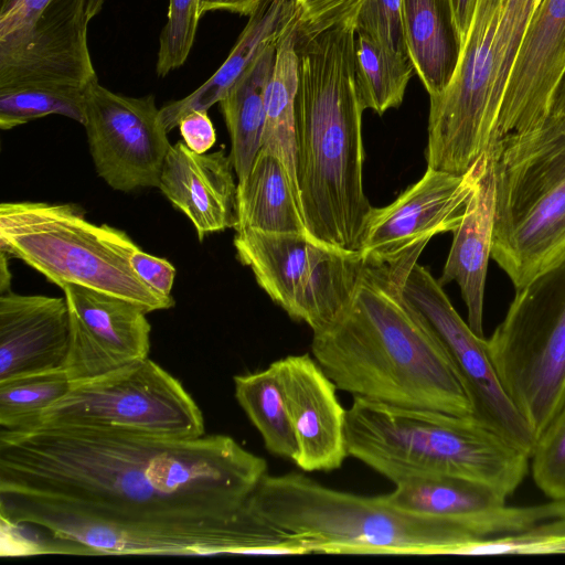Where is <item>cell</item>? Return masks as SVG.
Here are the masks:
<instances>
[{"instance_id": "6da1fadb", "label": "cell", "mask_w": 565, "mask_h": 565, "mask_svg": "<svg viewBox=\"0 0 565 565\" xmlns=\"http://www.w3.org/2000/svg\"><path fill=\"white\" fill-rule=\"evenodd\" d=\"M264 458L227 435L126 428H0V521L12 556L301 555L248 500Z\"/></svg>"}, {"instance_id": "7a4b0ae2", "label": "cell", "mask_w": 565, "mask_h": 565, "mask_svg": "<svg viewBox=\"0 0 565 565\" xmlns=\"http://www.w3.org/2000/svg\"><path fill=\"white\" fill-rule=\"evenodd\" d=\"M426 245L393 262H365L351 302L313 333L311 352L337 388L353 397L472 415L446 353L402 295V277Z\"/></svg>"}, {"instance_id": "3957f363", "label": "cell", "mask_w": 565, "mask_h": 565, "mask_svg": "<svg viewBox=\"0 0 565 565\" xmlns=\"http://www.w3.org/2000/svg\"><path fill=\"white\" fill-rule=\"evenodd\" d=\"M355 20L315 34L298 26L297 182L308 236L359 253L373 206L363 189L362 113L354 79Z\"/></svg>"}, {"instance_id": "277c9868", "label": "cell", "mask_w": 565, "mask_h": 565, "mask_svg": "<svg viewBox=\"0 0 565 565\" xmlns=\"http://www.w3.org/2000/svg\"><path fill=\"white\" fill-rule=\"evenodd\" d=\"M348 455L397 483L451 475L488 484L505 498L529 471L530 456L473 415L353 397L347 409Z\"/></svg>"}, {"instance_id": "5b68a950", "label": "cell", "mask_w": 565, "mask_h": 565, "mask_svg": "<svg viewBox=\"0 0 565 565\" xmlns=\"http://www.w3.org/2000/svg\"><path fill=\"white\" fill-rule=\"evenodd\" d=\"M248 505L303 537L312 553L459 555L482 541L460 523L399 510L382 495L338 491L297 472L266 475Z\"/></svg>"}, {"instance_id": "8992f818", "label": "cell", "mask_w": 565, "mask_h": 565, "mask_svg": "<svg viewBox=\"0 0 565 565\" xmlns=\"http://www.w3.org/2000/svg\"><path fill=\"white\" fill-rule=\"evenodd\" d=\"M536 0H478L455 77L429 98L427 167L468 172L492 141L508 78Z\"/></svg>"}, {"instance_id": "52a82bcc", "label": "cell", "mask_w": 565, "mask_h": 565, "mask_svg": "<svg viewBox=\"0 0 565 565\" xmlns=\"http://www.w3.org/2000/svg\"><path fill=\"white\" fill-rule=\"evenodd\" d=\"M490 157L491 257L518 290L565 260V130L546 119Z\"/></svg>"}, {"instance_id": "ba28073f", "label": "cell", "mask_w": 565, "mask_h": 565, "mask_svg": "<svg viewBox=\"0 0 565 565\" xmlns=\"http://www.w3.org/2000/svg\"><path fill=\"white\" fill-rule=\"evenodd\" d=\"M138 248L125 232L87 221L75 204H0V250L22 259L49 281L117 296L147 313L171 308L172 297L156 292L135 273L130 257Z\"/></svg>"}, {"instance_id": "9c48e42d", "label": "cell", "mask_w": 565, "mask_h": 565, "mask_svg": "<svg viewBox=\"0 0 565 565\" xmlns=\"http://www.w3.org/2000/svg\"><path fill=\"white\" fill-rule=\"evenodd\" d=\"M487 341L505 393L537 439L565 402V260L515 290Z\"/></svg>"}, {"instance_id": "30bf717a", "label": "cell", "mask_w": 565, "mask_h": 565, "mask_svg": "<svg viewBox=\"0 0 565 565\" xmlns=\"http://www.w3.org/2000/svg\"><path fill=\"white\" fill-rule=\"evenodd\" d=\"M234 247L270 299L313 333L343 315L365 265L359 253L332 248L300 233L243 230L236 232Z\"/></svg>"}, {"instance_id": "8fae6325", "label": "cell", "mask_w": 565, "mask_h": 565, "mask_svg": "<svg viewBox=\"0 0 565 565\" xmlns=\"http://www.w3.org/2000/svg\"><path fill=\"white\" fill-rule=\"evenodd\" d=\"M32 423L117 427L169 438L205 434L195 401L149 358L71 382L62 398L23 425Z\"/></svg>"}, {"instance_id": "7c38bea8", "label": "cell", "mask_w": 565, "mask_h": 565, "mask_svg": "<svg viewBox=\"0 0 565 565\" xmlns=\"http://www.w3.org/2000/svg\"><path fill=\"white\" fill-rule=\"evenodd\" d=\"M87 0H0V92L25 86L85 89L97 79Z\"/></svg>"}, {"instance_id": "4fadbf2b", "label": "cell", "mask_w": 565, "mask_h": 565, "mask_svg": "<svg viewBox=\"0 0 565 565\" xmlns=\"http://www.w3.org/2000/svg\"><path fill=\"white\" fill-rule=\"evenodd\" d=\"M401 289L459 376L472 415L531 456L536 436L505 393L490 359L488 341L462 320L439 281L417 262L404 273Z\"/></svg>"}, {"instance_id": "5bb4252c", "label": "cell", "mask_w": 565, "mask_h": 565, "mask_svg": "<svg viewBox=\"0 0 565 565\" xmlns=\"http://www.w3.org/2000/svg\"><path fill=\"white\" fill-rule=\"evenodd\" d=\"M85 96L83 126L98 177L122 192L158 188L171 145L154 96L114 93L98 78Z\"/></svg>"}, {"instance_id": "9a60e30c", "label": "cell", "mask_w": 565, "mask_h": 565, "mask_svg": "<svg viewBox=\"0 0 565 565\" xmlns=\"http://www.w3.org/2000/svg\"><path fill=\"white\" fill-rule=\"evenodd\" d=\"M487 154L466 173L427 167L424 175L384 207H373L360 256L365 262H393L440 233L455 232L482 174Z\"/></svg>"}, {"instance_id": "2e32d148", "label": "cell", "mask_w": 565, "mask_h": 565, "mask_svg": "<svg viewBox=\"0 0 565 565\" xmlns=\"http://www.w3.org/2000/svg\"><path fill=\"white\" fill-rule=\"evenodd\" d=\"M565 68V0H540L511 68L488 153L537 131Z\"/></svg>"}, {"instance_id": "e0dca14e", "label": "cell", "mask_w": 565, "mask_h": 565, "mask_svg": "<svg viewBox=\"0 0 565 565\" xmlns=\"http://www.w3.org/2000/svg\"><path fill=\"white\" fill-rule=\"evenodd\" d=\"M282 387L297 452L294 462L303 471L339 469L347 450V409L335 384L308 353L273 362Z\"/></svg>"}, {"instance_id": "ac0fdd59", "label": "cell", "mask_w": 565, "mask_h": 565, "mask_svg": "<svg viewBox=\"0 0 565 565\" xmlns=\"http://www.w3.org/2000/svg\"><path fill=\"white\" fill-rule=\"evenodd\" d=\"M68 341L65 297L0 295V382L62 367Z\"/></svg>"}, {"instance_id": "d6986e66", "label": "cell", "mask_w": 565, "mask_h": 565, "mask_svg": "<svg viewBox=\"0 0 565 565\" xmlns=\"http://www.w3.org/2000/svg\"><path fill=\"white\" fill-rule=\"evenodd\" d=\"M233 170L224 148L198 153L181 140L167 153L158 188L191 221L200 242L237 224Z\"/></svg>"}, {"instance_id": "ffe728a7", "label": "cell", "mask_w": 565, "mask_h": 565, "mask_svg": "<svg viewBox=\"0 0 565 565\" xmlns=\"http://www.w3.org/2000/svg\"><path fill=\"white\" fill-rule=\"evenodd\" d=\"M301 10L296 0H263L223 64L188 96L164 104L161 120L168 131L193 110H209L218 104L233 85L256 62L266 49L279 41L299 23Z\"/></svg>"}, {"instance_id": "44dd1931", "label": "cell", "mask_w": 565, "mask_h": 565, "mask_svg": "<svg viewBox=\"0 0 565 565\" xmlns=\"http://www.w3.org/2000/svg\"><path fill=\"white\" fill-rule=\"evenodd\" d=\"M487 154V153H486ZM494 211V166L487 154L486 166L468 203L465 216L454 233L444 266L441 286L456 281L468 311V324L482 333L483 299L491 257Z\"/></svg>"}, {"instance_id": "7402d4cb", "label": "cell", "mask_w": 565, "mask_h": 565, "mask_svg": "<svg viewBox=\"0 0 565 565\" xmlns=\"http://www.w3.org/2000/svg\"><path fill=\"white\" fill-rule=\"evenodd\" d=\"M405 43L429 98L452 82L463 51L451 0H402Z\"/></svg>"}, {"instance_id": "603a6c76", "label": "cell", "mask_w": 565, "mask_h": 565, "mask_svg": "<svg viewBox=\"0 0 565 565\" xmlns=\"http://www.w3.org/2000/svg\"><path fill=\"white\" fill-rule=\"evenodd\" d=\"M61 289L70 311L105 351L124 364L148 358L151 327L142 308L78 285L67 284Z\"/></svg>"}, {"instance_id": "cb8c5ba5", "label": "cell", "mask_w": 565, "mask_h": 565, "mask_svg": "<svg viewBox=\"0 0 565 565\" xmlns=\"http://www.w3.org/2000/svg\"><path fill=\"white\" fill-rule=\"evenodd\" d=\"M234 230L308 235L298 195L284 163L263 148L247 177L237 182V224Z\"/></svg>"}, {"instance_id": "d4e9b609", "label": "cell", "mask_w": 565, "mask_h": 565, "mask_svg": "<svg viewBox=\"0 0 565 565\" xmlns=\"http://www.w3.org/2000/svg\"><path fill=\"white\" fill-rule=\"evenodd\" d=\"M277 44L266 49L218 103L231 139L230 158L243 181L262 148L265 98Z\"/></svg>"}, {"instance_id": "484cf974", "label": "cell", "mask_w": 565, "mask_h": 565, "mask_svg": "<svg viewBox=\"0 0 565 565\" xmlns=\"http://www.w3.org/2000/svg\"><path fill=\"white\" fill-rule=\"evenodd\" d=\"M298 26L299 23L292 26L277 44L266 90L262 148L278 157L284 163L299 199L296 131V96L299 82Z\"/></svg>"}, {"instance_id": "4316f807", "label": "cell", "mask_w": 565, "mask_h": 565, "mask_svg": "<svg viewBox=\"0 0 565 565\" xmlns=\"http://www.w3.org/2000/svg\"><path fill=\"white\" fill-rule=\"evenodd\" d=\"M235 397L263 437L266 449L294 461L297 445L277 369L234 376Z\"/></svg>"}, {"instance_id": "83f0119b", "label": "cell", "mask_w": 565, "mask_h": 565, "mask_svg": "<svg viewBox=\"0 0 565 565\" xmlns=\"http://www.w3.org/2000/svg\"><path fill=\"white\" fill-rule=\"evenodd\" d=\"M414 72L409 55L399 54L367 34L355 32L354 79L364 109L382 115L398 107Z\"/></svg>"}, {"instance_id": "f1b7e54d", "label": "cell", "mask_w": 565, "mask_h": 565, "mask_svg": "<svg viewBox=\"0 0 565 565\" xmlns=\"http://www.w3.org/2000/svg\"><path fill=\"white\" fill-rule=\"evenodd\" d=\"M85 89L52 86H25L0 92V128L24 125L49 115H61L83 125Z\"/></svg>"}, {"instance_id": "f546056e", "label": "cell", "mask_w": 565, "mask_h": 565, "mask_svg": "<svg viewBox=\"0 0 565 565\" xmlns=\"http://www.w3.org/2000/svg\"><path fill=\"white\" fill-rule=\"evenodd\" d=\"M71 380L60 367L0 382V428L31 420L70 390Z\"/></svg>"}, {"instance_id": "4dcf8cb0", "label": "cell", "mask_w": 565, "mask_h": 565, "mask_svg": "<svg viewBox=\"0 0 565 565\" xmlns=\"http://www.w3.org/2000/svg\"><path fill=\"white\" fill-rule=\"evenodd\" d=\"M530 459L536 487L551 500L565 501V402L537 437Z\"/></svg>"}, {"instance_id": "1f68e13d", "label": "cell", "mask_w": 565, "mask_h": 565, "mask_svg": "<svg viewBox=\"0 0 565 565\" xmlns=\"http://www.w3.org/2000/svg\"><path fill=\"white\" fill-rule=\"evenodd\" d=\"M199 4L200 0H169L167 22L159 36L158 76L164 77L188 60L202 18Z\"/></svg>"}, {"instance_id": "d6a6232c", "label": "cell", "mask_w": 565, "mask_h": 565, "mask_svg": "<svg viewBox=\"0 0 565 565\" xmlns=\"http://www.w3.org/2000/svg\"><path fill=\"white\" fill-rule=\"evenodd\" d=\"M355 32L367 34L382 45L408 55L402 0H364L355 17Z\"/></svg>"}, {"instance_id": "836d02e7", "label": "cell", "mask_w": 565, "mask_h": 565, "mask_svg": "<svg viewBox=\"0 0 565 565\" xmlns=\"http://www.w3.org/2000/svg\"><path fill=\"white\" fill-rule=\"evenodd\" d=\"M301 10L299 32L315 34L355 17L364 0H296Z\"/></svg>"}, {"instance_id": "e575fe53", "label": "cell", "mask_w": 565, "mask_h": 565, "mask_svg": "<svg viewBox=\"0 0 565 565\" xmlns=\"http://www.w3.org/2000/svg\"><path fill=\"white\" fill-rule=\"evenodd\" d=\"M130 264L135 273L147 286L161 296L171 297L175 268L170 262L138 248L131 255Z\"/></svg>"}, {"instance_id": "d590c367", "label": "cell", "mask_w": 565, "mask_h": 565, "mask_svg": "<svg viewBox=\"0 0 565 565\" xmlns=\"http://www.w3.org/2000/svg\"><path fill=\"white\" fill-rule=\"evenodd\" d=\"M182 140L198 153L207 152L216 141V132L206 110H193L184 115L179 124Z\"/></svg>"}, {"instance_id": "8d00e7d4", "label": "cell", "mask_w": 565, "mask_h": 565, "mask_svg": "<svg viewBox=\"0 0 565 565\" xmlns=\"http://www.w3.org/2000/svg\"><path fill=\"white\" fill-rule=\"evenodd\" d=\"M263 0H200L199 11L203 17L211 11H227L242 15H250Z\"/></svg>"}, {"instance_id": "74e56055", "label": "cell", "mask_w": 565, "mask_h": 565, "mask_svg": "<svg viewBox=\"0 0 565 565\" xmlns=\"http://www.w3.org/2000/svg\"><path fill=\"white\" fill-rule=\"evenodd\" d=\"M546 119L565 130V68L553 90Z\"/></svg>"}, {"instance_id": "f35d334b", "label": "cell", "mask_w": 565, "mask_h": 565, "mask_svg": "<svg viewBox=\"0 0 565 565\" xmlns=\"http://www.w3.org/2000/svg\"><path fill=\"white\" fill-rule=\"evenodd\" d=\"M478 0H451L460 32L466 39Z\"/></svg>"}, {"instance_id": "ab89813d", "label": "cell", "mask_w": 565, "mask_h": 565, "mask_svg": "<svg viewBox=\"0 0 565 565\" xmlns=\"http://www.w3.org/2000/svg\"><path fill=\"white\" fill-rule=\"evenodd\" d=\"M8 257V254L0 250V295L11 291V274L9 270Z\"/></svg>"}, {"instance_id": "60d3db41", "label": "cell", "mask_w": 565, "mask_h": 565, "mask_svg": "<svg viewBox=\"0 0 565 565\" xmlns=\"http://www.w3.org/2000/svg\"><path fill=\"white\" fill-rule=\"evenodd\" d=\"M104 2L105 0H87V15L89 20L100 12Z\"/></svg>"}, {"instance_id": "b9f144b4", "label": "cell", "mask_w": 565, "mask_h": 565, "mask_svg": "<svg viewBox=\"0 0 565 565\" xmlns=\"http://www.w3.org/2000/svg\"><path fill=\"white\" fill-rule=\"evenodd\" d=\"M555 554H565V539L557 544Z\"/></svg>"}, {"instance_id": "7bdbcfd3", "label": "cell", "mask_w": 565, "mask_h": 565, "mask_svg": "<svg viewBox=\"0 0 565 565\" xmlns=\"http://www.w3.org/2000/svg\"><path fill=\"white\" fill-rule=\"evenodd\" d=\"M540 2V0H536V4Z\"/></svg>"}]
</instances>
